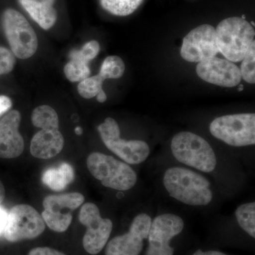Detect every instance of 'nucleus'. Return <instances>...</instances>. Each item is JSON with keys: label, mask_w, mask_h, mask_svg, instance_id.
Masks as SVG:
<instances>
[{"label": "nucleus", "mask_w": 255, "mask_h": 255, "mask_svg": "<svg viewBox=\"0 0 255 255\" xmlns=\"http://www.w3.org/2000/svg\"><path fill=\"white\" fill-rule=\"evenodd\" d=\"M162 184L171 198L184 205L204 207L214 200V190L209 179L191 168L168 167L164 171Z\"/></svg>", "instance_id": "obj_1"}, {"label": "nucleus", "mask_w": 255, "mask_h": 255, "mask_svg": "<svg viewBox=\"0 0 255 255\" xmlns=\"http://www.w3.org/2000/svg\"><path fill=\"white\" fill-rule=\"evenodd\" d=\"M170 148L176 160L198 172L211 173L217 167L218 158L212 146L194 132H178L172 137Z\"/></svg>", "instance_id": "obj_2"}, {"label": "nucleus", "mask_w": 255, "mask_h": 255, "mask_svg": "<svg viewBox=\"0 0 255 255\" xmlns=\"http://www.w3.org/2000/svg\"><path fill=\"white\" fill-rule=\"evenodd\" d=\"M90 173L104 187L124 191L132 189L137 182V174L130 164L102 152H92L87 159Z\"/></svg>", "instance_id": "obj_3"}, {"label": "nucleus", "mask_w": 255, "mask_h": 255, "mask_svg": "<svg viewBox=\"0 0 255 255\" xmlns=\"http://www.w3.org/2000/svg\"><path fill=\"white\" fill-rule=\"evenodd\" d=\"M219 51L231 62L241 61L255 41V28L243 17L223 20L216 29Z\"/></svg>", "instance_id": "obj_4"}, {"label": "nucleus", "mask_w": 255, "mask_h": 255, "mask_svg": "<svg viewBox=\"0 0 255 255\" xmlns=\"http://www.w3.org/2000/svg\"><path fill=\"white\" fill-rule=\"evenodd\" d=\"M211 135L233 147L255 144V114H228L215 119L210 124Z\"/></svg>", "instance_id": "obj_5"}, {"label": "nucleus", "mask_w": 255, "mask_h": 255, "mask_svg": "<svg viewBox=\"0 0 255 255\" xmlns=\"http://www.w3.org/2000/svg\"><path fill=\"white\" fill-rule=\"evenodd\" d=\"M4 34L11 52L19 59H28L36 53L38 38L27 19L16 10L7 9L2 15Z\"/></svg>", "instance_id": "obj_6"}, {"label": "nucleus", "mask_w": 255, "mask_h": 255, "mask_svg": "<svg viewBox=\"0 0 255 255\" xmlns=\"http://www.w3.org/2000/svg\"><path fill=\"white\" fill-rule=\"evenodd\" d=\"M98 131L106 147L127 164H141L150 155V146L147 142L121 138L119 124L114 119H106L104 123L99 126Z\"/></svg>", "instance_id": "obj_7"}, {"label": "nucleus", "mask_w": 255, "mask_h": 255, "mask_svg": "<svg viewBox=\"0 0 255 255\" xmlns=\"http://www.w3.org/2000/svg\"><path fill=\"white\" fill-rule=\"evenodd\" d=\"M45 222L41 215L34 208L19 204L10 210L4 234L10 242L37 238L44 231Z\"/></svg>", "instance_id": "obj_8"}, {"label": "nucleus", "mask_w": 255, "mask_h": 255, "mask_svg": "<svg viewBox=\"0 0 255 255\" xmlns=\"http://www.w3.org/2000/svg\"><path fill=\"white\" fill-rule=\"evenodd\" d=\"M184 228V221L179 215L166 213L156 216L151 223L145 255H174L170 241Z\"/></svg>", "instance_id": "obj_9"}, {"label": "nucleus", "mask_w": 255, "mask_h": 255, "mask_svg": "<svg viewBox=\"0 0 255 255\" xmlns=\"http://www.w3.org/2000/svg\"><path fill=\"white\" fill-rule=\"evenodd\" d=\"M79 220L87 227L83 238L84 248L89 254H98L105 248L110 237L113 229L112 221L102 218L98 206L90 202L82 206Z\"/></svg>", "instance_id": "obj_10"}, {"label": "nucleus", "mask_w": 255, "mask_h": 255, "mask_svg": "<svg viewBox=\"0 0 255 255\" xmlns=\"http://www.w3.org/2000/svg\"><path fill=\"white\" fill-rule=\"evenodd\" d=\"M152 218L147 213L135 216L128 232L111 240L105 250V255H140L144 241L148 238Z\"/></svg>", "instance_id": "obj_11"}, {"label": "nucleus", "mask_w": 255, "mask_h": 255, "mask_svg": "<svg viewBox=\"0 0 255 255\" xmlns=\"http://www.w3.org/2000/svg\"><path fill=\"white\" fill-rule=\"evenodd\" d=\"M216 28L203 24L191 30L183 39L180 54L190 63H200L219 53Z\"/></svg>", "instance_id": "obj_12"}, {"label": "nucleus", "mask_w": 255, "mask_h": 255, "mask_svg": "<svg viewBox=\"0 0 255 255\" xmlns=\"http://www.w3.org/2000/svg\"><path fill=\"white\" fill-rule=\"evenodd\" d=\"M196 73L204 81L223 87L237 86L242 80L241 70L236 64L217 57L199 63Z\"/></svg>", "instance_id": "obj_13"}, {"label": "nucleus", "mask_w": 255, "mask_h": 255, "mask_svg": "<svg viewBox=\"0 0 255 255\" xmlns=\"http://www.w3.org/2000/svg\"><path fill=\"white\" fill-rule=\"evenodd\" d=\"M21 114L13 110L0 119V158H16L22 154L24 141L18 132Z\"/></svg>", "instance_id": "obj_14"}, {"label": "nucleus", "mask_w": 255, "mask_h": 255, "mask_svg": "<svg viewBox=\"0 0 255 255\" xmlns=\"http://www.w3.org/2000/svg\"><path fill=\"white\" fill-rule=\"evenodd\" d=\"M63 146V136L58 129H41L32 138L30 151L36 158L50 159L59 154Z\"/></svg>", "instance_id": "obj_15"}, {"label": "nucleus", "mask_w": 255, "mask_h": 255, "mask_svg": "<svg viewBox=\"0 0 255 255\" xmlns=\"http://www.w3.org/2000/svg\"><path fill=\"white\" fill-rule=\"evenodd\" d=\"M18 1L42 28L48 30L54 26L57 12L53 7V1L38 0H18Z\"/></svg>", "instance_id": "obj_16"}, {"label": "nucleus", "mask_w": 255, "mask_h": 255, "mask_svg": "<svg viewBox=\"0 0 255 255\" xmlns=\"http://www.w3.org/2000/svg\"><path fill=\"white\" fill-rule=\"evenodd\" d=\"M84 201V196L78 192L61 195H50L45 198L43 201V206L44 210L50 212L65 214L62 211H73L81 206Z\"/></svg>", "instance_id": "obj_17"}, {"label": "nucleus", "mask_w": 255, "mask_h": 255, "mask_svg": "<svg viewBox=\"0 0 255 255\" xmlns=\"http://www.w3.org/2000/svg\"><path fill=\"white\" fill-rule=\"evenodd\" d=\"M75 179L74 169L70 164L63 163L59 167L48 169L42 176V182L52 190L62 191Z\"/></svg>", "instance_id": "obj_18"}, {"label": "nucleus", "mask_w": 255, "mask_h": 255, "mask_svg": "<svg viewBox=\"0 0 255 255\" xmlns=\"http://www.w3.org/2000/svg\"><path fill=\"white\" fill-rule=\"evenodd\" d=\"M31 122L34 127L44 130L59 128L58 114L48 105L40 106L35 109L32 112Z\"/></svg>", "instance_id": "obj_19"}, {"label": "nucleus", "mask_w": 255, "mask_h": 255, "mask_svg": "<svg viewBox=\"0 0 255 255\" xmlns=\"http://www.w3.org/2000/svg\"><path fill=\"white\" fill-rule=\"evenodd\" d=\"M235 216L240 227L251 237L255 238V203H246L238 206Z\"/></svg>", "instance_id": "obj_20"}, {"label": "nucleus", "mask_w": 255, "mask_h": 255, "mask_svg": "<svg viewBox=\"0 0 255 255\" xmlns=\"http://www.w3.org/2000/svg\"><path fill=\"white\" fill-rule=\"evenodd\" d=\"M103 9L113 15L126 16L132 14L143 0H100Z\"/></svg>", "instance_id": "obj_21"}, {"label": "nucleus", "mask_w": 255, "mask_h": 255, "mask_svg": "<svg viewBox=\"0 0 255 255\" xmlns=\"http://www.w3.org/2000/svg\"><path fill=\"white\" fill-rule=\"evenodd\" d=\"M69 57L70 60L64 68V73L68 80L73 82H81L89 78L91 73L89 63L75 55H70Z\"/></svg>", "instance_id": "obj_22"}, {"label": "nucleus", "mask_w": 255, "mask_h": 255, "mask_svg": "<svg viewBox=\"0 0 255 255\" xmlns=\"http://www.w3.org/2000/svg\"><path fill=\"white\" fill-rule=\"evenodd\" d=\"M125 68V64L122 58L117 55H112L104 60L99 74L105 80L119 79L123 76Z\"/></svg>", "instance_id": "obj_23"}, {"label": "nucleus", "mask_w": 255, "mask_h": 255, "mask_svg": "<svg viewBox=\"0 0 255 255\" xmlns=\"http://www.w3.org/2000/svg\"><path fill=\"white\" fill-rule=\"evenodd\" d=\"M105 80L100 74L85 79L78 85L79 94L85 99H92L97 97V95L103 90L102 86Z\"/></svg>", "instance_id": "obj_24"}, {"label": "nucleus", "mask_w": 255, "mask_h": 255, "mask_svg": "<svg viewBox=\"0 0 255 255\" xmlns=\"http://www.w3.org/2000/svg\"><path fill=\"white\" fill-rule=\"evenodd\" d=\"M242 79L250 84L255 83V41H253L246 55L241 60Z\"/></svg>", "instance_id": "obj_25"}, {"label": "nucleus", "mask_w": 255, "mask_h": 255, "mask_svg": "<svg viewBox=\"0 0 255 255\" xmlns=\"http://www.w3.org/2000/svg\"><path fill=\"white\" fill-rule=\"evenodd\" d=\"M100 43L97 41H90L85 43L80 50H73L70 55H75L89 63L95 59L100 53Z\"/></svg>", "instance_id": "obj_26"}, {"label": "nucleus", "mask_w": 255, "mask_h": 255, "mask_svg": "<svg viewBox=\"0 0 255 255\" xmlns=\"http://www.w3.org/2000/svg\"><path fill=\"white\" fill-rule=\"evenodd\" d=\"M15 64L16 58L12 52L4 47H0V75L12 71Z\"/></svg>", "instance_id": "obj_27"}, {"label": "nucleus", "mask_w": 255, "mask_h": 255, "mask_svg": "<svg viewBox=\"0 0 255 255\" xmlns=\"http://www.w3.org/2000/svg\"><path fill=\"white\" fill-rule=\"evenodd\" d=\"M28 255H65L63 253L49 248H36L31 250Z\"/></svg>", "instance_id": "obj_28"}, {"label": "nucleus", "mask_w": 255, "mask_h": 255, "mask_svg": "<svg viewBox=\"0 0 255 255\" xmlns=\"http://www.w3.org/2000/svg\"><path fill=\"white\" fill-rule=\"evenodd\" d=\"M11 106L12 102L9 97L4 95L0 96V116L9 110Z\"/></svg>", "instance_id": "obj_29"}, {"label": "nucleus", "mask_w": 255, "mask_h": 255, "mask_svg": "<svg viewBox=\"0 0 255 255\" xmlns=\"http://www.w3.org/2000/svg\"><path fill=\"white\" fill-rule=\"evenodd\" d=\"M7 213L4 209L0 207V234L4 233L5 226L7 220Z\"/></svg>", "instance_id": "obj_30"}, {"label": "nucleus", "mask_w": 255, "mask_h": 255, "mask_svg": "<svg viewBox=\"0 0 255 255\" xmlns=\"http://www.w3.org/2000/svg\"><path fill=\"white\" fill-rule=\"evenodd\" d=\"M192 255H228L225 254L222 252L217 251H202L201 250L196 251Z\"/></svg>", "instance_id": "obj_31"}, {"label": "nucleus", "mask_w": 255, "mask_h": 255, "mask_svg": "<svg viewBox=\"0 0 255 255\" xmlns=\"http://www.w3.org/2000/svg\"><path fill=\"white\" fill-rule=\"evenodd\" d=\"M97 100H98V102H100V103H104V102H106V100H107V97L103 90H102V91H101L100 93L97 95Z\"/></svg>", "instance_id": "obj_32"}, {"label": "nucleus", "mask_w": 255, "mask_h": 255, "mask_svg": "<svg viewBox=\"0 0 255 255\" xmlns=\"http://www.w3.org/2000/svg\"><path fill=\"white\" fill-rule=\"evenodd\" d=\"M5 198V189L2 182L0 180V204L3 202Z\"/></svg>", "instance_id": "obj_33"}, {"label": "nucleus", "mask_w": 255, "mask_h": 255, "mask_svg": "<svg viewBox=\"0 0 255 255\" xmlns=\"http://www.w3.org/2000/svg\"><path fill=\"white\" fill-rule=\"evenodd\" d=\"M75 133L77 134V135H82V132H83V130H82V128L81 127H78L75 129Z\"/></svg>", "instance_id": "obj_34"}, {"label": "nucleus", "mask_w": 255, "mask_h": 255, "mask_svg": "<svg viewBox=\"0 0 255 255\" xmlns=\"http://www.w3.org/2000/svg\"><path fill=\"white\" fill-rule=\"evenodd\" d=\"M38 1H54V0H38Z\"/></svg>", "instance_id": "obj_35"}]
</instances>
